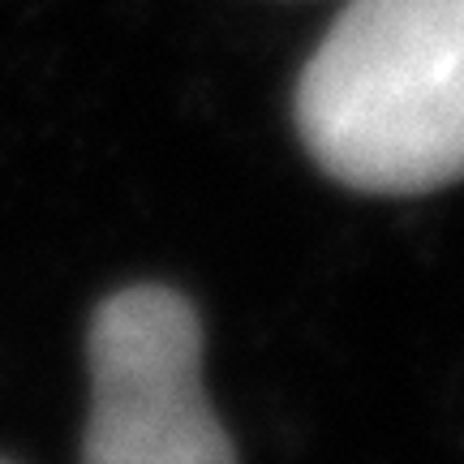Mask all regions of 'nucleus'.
<instances>
[{
  "label": "nucleus",
  "instance_id": "1",
  "mask_svg": "<svg viewBox=\"0 0 464 464\" xmlns=\"http://www.w3.org/2000/svg\"><path fill=\"white\" fill-rule=\"evenodd\" d=\"M297 133L357 194L464 181V0H353L297 78Z\"/></svg>",
  "mask_w": 464,
  "mask_h": 464
},
{
  "label": "nucleus",
  "instance_id": "2",
  "mask_svg": "<svg viewBox=\"0 0 464 464\" xmlns=\"http://www.w3.org/2000/svg\"><path fill=\"white\" fill-rule=\"evenodd\" d=\"M82 464H237L202 392V323L164 284H133L91 318Z\"/></svg>",
  "mask_w": 464,
  "mask_h": 464
},
{
  "label": "nucleus",
  "instance_id": "3",
  "mask_svg": "<svg viewBox=\"0 0 464 464\" xmlns=\"http://www.w3.org/2000/svg\"><path fill=\"white\" fill-rule=\"evenodd\" d=\"M0 464H5V460H0Z\"/></svg>",
  "mask_w": 464,
  "mask_h": 464
}]
</instances>
